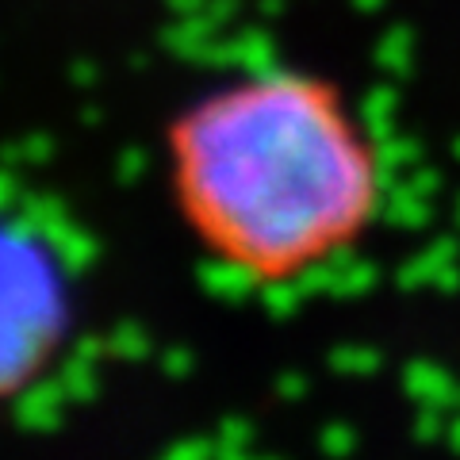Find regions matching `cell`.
<instances>
[{
    "mask_svg": "<svg viewBox=\"0 0 460 460\" xmlns=\"http://www.w3.org/2000/svg\"><path fill=\"white\" fill-rule=\"evenodd\" d=\"M62 280L27 234L0 226V392H16L62 338Z\"/></svg>",
    "mask_w": 460,
    "mask_h": 460,
    "instance_id": "2",
    "label": "cell"
},
{
    "mask_svg": "<svg viewBox=\"0 0 460 460\" xmlns=\"http://www.w3.org/2000/svg\"><path fill=\"white\" fill-rule=\"evenodd\" d=\"M184 223L242 280L284 284L334 261L372 223L376 150L314 77L272 69L199 96L172 127Z\"/></svg>",
    "mask_w": 460,
    "mask_h": 460,
    "instance_id": "1",
    "label": "cell"
}]
</instances>
